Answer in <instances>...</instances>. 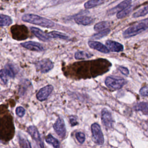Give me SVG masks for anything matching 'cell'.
<instances>
[{
    "mask_svg": "<svg viewBox=\"0 0 148 148\" xmlns=\"http://www.w3.org/2000/svg\"><path fill=\"white\" fill-rule=\"evenodd\" d=\"M148 29V18L142 20L126 29L123 33L125 38H131Z\"/></svg>",
    "mask_w": 148,
    "mask_h": 148,
    "instance_id": "cell-1",
    "label": "cell"
},
{
    "mask_svg": "<svg viewBox=\"0 0 148 148\" xmlns=\"http://www.w3.org/2000/svg\"><path fill=\"white\" fill-rule=\"evenodd\" d=\"M21 20L25 22L46 28H51L54 25L53 21L34 14H25L22 16Z\"/></svg>",
    "mask_w": 148,
    "mask_h": 148,
    "instance_id": "cell-2",
    "label": "cell"
},
{
    "mask_svg": "<svg viewBox=\"0 0 148 148\" xmlns=\"http://www.w3.org/2000/svg\"><path fill=\"white\" fill-rule=\"evenodd\" d=\"M126 83V81L122 77L109 76L105 80V85L112 89L117 90L121 88Z\"/></svg>",
    "mask_w": 148,
    "mask_h": 148,
    "instance_id": "cell-3",
    "label": "cell"
},
{
    "mask_svg": "<svg viewBox=\"0 0 148 148\" xmlns=\"http://www.w3.org/2000/svg\"><path fill=\"white\" fill-rule=\"evenodd\" d=\"M92 139L97 145H101L104 143V137L100 125L97 123H93L91 126Z\"/></svg>",
    "mask_w": 148,
    "mask_h": 148,
    "instance_id": "cell-4",
    "label": "cell"
},
{
    "mask_svg": "<svg viewBox=\"0 0 148 148\" xmlns=\"http://www.w3.org/2000/svg\"><path fill=\"white\" fill-rule=\"evenodd\" d=\"M35 67L38 71L42 73H45L53 69L54 64L50 60L45 58L37 61L35 63Z\"/></svg>",
    "mask_w": 148,
    "mask_h": 148,
    "instance_id": "cell-5",
    "label": "cell"
},
{
    "mask_svg": "<svg viewBox=\"0 0 148 148\" xmlns=\"http://www.w3.org/2000/svg\"><path fill=\"white\" fill-rule=\"evenodd\" d=\"M101 120L106 128H111L113 125L114 120L110 112L106 109H103L101 112Z\"/></svg>",
    "mask_w": 148,
    "mask_h": 148,
    "instance_id": "cell-6",
    "label": "cell"
},
{
    "mask_svg": "<svg viewBox=\"0 0 148 148\" xmlns=\"http://www.w3.org/2000/svg\"><path fill=\"white\" fill-rule=\"evenodd\" d=\"M54 130L58 136L61 138H64L66 135V128L64 120L59 117L57 119L53 125Z\"/></svg>",
    "mask_w": 148,
    "mask_h": 148,
    "instance_id": "cell-7",
    "label": "cell"
},
{
    "mask_svg": "<svg viewBox=\"0 0 148 148\" xmlns=\"http://www.w3.org/2000/svg\"><path fill=\"white\" fill-rule=\"evenodd\" d=\"M27 132L32 138V139L36 142V144L39 147H44V145L42 140L40 134L36 128V127L34 125H30L27 128Z\"/></svg>",
    "mask_w": 148,
    "mask_h": 148,
    "instance_id": "cell-8",
    "label": "cell"
},
{
    "mask_svg": "<svg viewBox=\"0 0 148 148\" xmlns=\"http://www.w3.org/2000/svg\"><path fill=\"white\" fill-rule=\"evenodd\" d=\"M53 90V87L51 85H47L40 88L36 94V98L40 101H43L46 100L48 97L51 94Z\"/></svg>",
    "mask_w": 148,
    "mask_h": 148,
    "instance_id": "cell-9",
    "label": "cell"
},
{
    "mask_svg": "<svg viewBox=\"0 0 148 148\" xmlns=\"http://www.w3.org/2000/svg\"><path fill=\"white\" fill-rule=\"evenodd\" d=\"M131 2H132V0H124L120 3H119L118 5H117L116 6H114V8L109 10L107 12V14L108 15H112L115 14L116 13H118L119 12L130 6L131 4Z\"/></svg>",
    "mask_w": 148,
    "mask_h": 148,
    "instance_id": "cell-10",
    "label": "cell"
},
{
    "mask_svg": "<svg viewBox=\"0 0 148 148\" xmlns=\"http://www.w3.org/2000/svg\"><path fill=\"white\" fill-rule=\"evenodd\" d=\"M21 45L23 47L29 50H32L35 51H41L44 50L43 46L40 43L35 42L28 41V42L21 43Z\"/></svg>",
    "mask_w": 148,
    "mask_h": 148,
    "instance_id": "cell-11",
    "label": "cell"
},
{
    "mask_svg": "<svg viewBox=\"0 0 148 148\" xmlns=\"http://www.w3.org/2000/svg\"><path fill=\"white\" fill-rule=\"evenodd\" d=\"M88 45L90 48L105 54L109 53L110 51V50H109V49L106 46H105L104 45H103L102 43L99 42L90 40L88 42Z\"/></svg>",
    "mask_w": 148,
    "mask_h": 148,
    "instance_id": "cell-12",
    "label": "cell"
},
{
    "mask_svg": "<svg viewBox=\"0 0 148 148\" xmlns=\"http://www.w3.org/2000/svg\"><path fill=\"white\" fill-rule=\"evenodd\" d=\"M31 31L34 34V35L37 37L39 40L43 42H48L50 40V37L48 34L45 33L40 29L36 27H31Z\"/></svg>",
    "mask_w": 148,
    "mask_h": 148,
    "instance_id": "cell-13",
    "label": "cell"
},
{
    "mask_svg": "<svg viewBox=\"0 0 148 148\" xmlns=\"http://www.w3.org/2000/svg\"><path fill=\"white\" fill-rule=\"evenodd\" d=\"M105 44L109 50L113 52H120L124 49L123 45L116 41L108 40L106 41Z\"/></svg>",
    "mask_w": 148,
    "mask_h": 148,
    "instance_id": "cell-14",
    "label": "cell"
},
{
    "mask_svg": "<svg viewBox=\"0 0 148 148\" xmlns=\"http://www.w3.org/2000/svg\"><path fill=\"white\" fill-rule=\"evenodd\" d=\"M75 21L79 25H87L92 23L94 21V19L91 17L86 16H80L75 17Z\"/></svg>",
    "mask_w": 148,
    "mask_h": 148,
    "instance_id": "cell-15",
    "label": "cell"
},
{
    "mask_svg": "<svg viewBox=\"0 0 148 148\" xmlns=\"http://www.w3.org/2000/svg\"><path fill=\"white\" fill-rule=\"evenodd\" d=\"M134 108L136 111H140L143 114L148 115V102H141L138 103L134 106Z\"/></svg>",
    "mask_w": 148,
    "mask_h": 148,
    "instance_id": "cell-16",
    "label": "cell"
},
{
    "mask_svg": "<svg viewBox=\"0 0 148 148\" xmlns=\"http://www.w3.org/2000/svg\"><path fill=\"white\" fill-rule=\"evenodd\" d=\"M105 1L106 0H89L84 3V6L86 9H91L104 3Z\"/></svg>",
    "mask_w": 148,
    "mask_h": 148,
    "instance_id": "cell-17",
    "label": "cell"
},
{
    "mask_svg": "<svg viewBox=\"0 0 148 148\" xmlns=\"http://www.w3.org/2000/svg\"><path fill=\"white\" fill-rule=\"evenodd\" d=\"M48 35L50 38H58L61 39H64V40H68L69 39V37L66 35L65 34H64L62 32L57 31H53L50 32Z\"/></svg>",
    "mask_w": 148,
    "mask_h": 148,
    "instance_id": "cell-18",
    "label": "cell"
},
{
    "mask_svg": "<svg viewBox=\"0 0 148 148\" xmlns=\"http://www.w3.org/2000/svg\"><path fill=\"white\" fill-rule=\"evenodd\" d=\"M93 56L92 54L84 51H77L75 53V58L76 60H86Z\"/></svg>",
    "mask_w": 148,
    "mask_h": 148,
    "instance_id": "cell-19",
    "label": "cell"
},
{
    "mask_svg": "<svg viewBox=\"0 0 148 148\" xmlns=\"http://www.w3.org/2000/svg\"><path fill=\"white\" fill-rule=\"evenodd\" d=\"M110 26V23L108 21H100L95 24L94 27V29L95 31H101L107 28H109Z\"/></svg>",
    "mask_w": 148,
    "mask_h": 148,
    "instance_id": "cell-20",
    "label": "cell"
},
{
    "mask_svg": "<svg viewBox=\"0 0 148 148\" xmlns=\"http://www.w3.org/2000/svg\"><path fill=\"white\" fill-rule=\"evenodd\" d=\"M45 140L47 143L51 145L55 148H58L60 146V142L58 141V140L56 138H55L54 136H53L50 134H49L46 137Z\"/></svg>",
    "mask_w": 148,
    "mask_h": 148,
    "instance_id": "cell-21",
    "label": "cell"
},
{
    "mask_svg": "<svg viewBox=\"0 0 148 148\" xmlns=\"http://www.w3.org/2000/svg\"><path fill=\"white\" fill-rule=\"evenodd\" d=\"M12 19L9 16L5 14H1V21L0 25L1 27L8 26L12 24Z\"/></svg>",
    "mask_w": 148,
    "mask_h": 148,
    "instance_id": "cell-22",
    "label": "cell"
},
{
    "mask_svg": "<svg viewBox=\"0 0 148 148\" xmlns=\"http://www.w3.org/2000/svg\"><path fill=\"white\" fill-rule=\"evenodd\" d=\"M4 69L5 70L9 77L11 78H14L15 77V75L16 73V70L13 65L10 64H6L5 66Z\"/></svg>",
    "mask_w": 148,
    "mask_h": 148,
    "instance_id": "cell-23",
    "label": "cell"
},
{
    "mask_svg": "<svg viewBox=\"0 0 148 148\" xmlns=\"http://www.w3.org/2000/svg\"><path fill=\"white\" fill-rule=\"evenodd\" d=\"M148 14V3L140 8L132 14L133 17H139Z\"/></svg>",
    "mask_w": 148,
    "mask_h": 148,
    "instance_id": "cell-24",
    "label": "cell"
},
{
    "mask_svg": "<svg viewBox=\"0 0 148 148\" xmlns=\"http://www.w3.org/2000/svg\"><path fill=\"white\" fill-rule=\"evenodd\" d=\"M132 9V6L130 5L128 7L119 12L118 13H117V14H116L117 18H123L126 17L127 15H128L130 13Z\"/></svg>",
    "mask_w": 148,
    "mask_h": 148,
    "instance_id": "cell-25",
    "label": "cell"
},
{
    "mask_svg": "<svg viewBox=\"0 0 148 148\" xmlns=\"http://www.w3.org/2000/svg\"><path fill=\"white\" fill-rule=\"evenodd\" d=\"M110 30L109 28H107L106 29L101 31L99 32H98L94 35H93L91 37V39H99L102 38H103L104 36L108 35L109 32H110Z\"/></svg>",
    "mask_w": 148,
    "mask_h": 148,
    "instance_id": "cell-26",
    "label": "cell"
},
{
    "mask_svg": "<svg viewBox=\"0 0 148 148\" xmlns=\"http://www.w3.org/2000/svg\"><path fill=\"white\" fill-rule=\"evenodd\" d=\"M18 142L20 146L21 147H31L29 141L23 135H18Z\"/></svg>",
    "mask_w": 148,
    "mask_h": 148,
    "instance_id": "cell-27",
    "label": "cell"
},
{
    "mask_svg": "<svg viewBox=\"0 0 148 148\" xmlns=\"http://www.w3.org/2000/svg\"><path fill=\"white\" fill-rule=\"evenodd\" d=\"M30 85H31V83L28 80H24L23 82V83H21V87L19 89L20 93H21L22 95H24L26 93V91L25 90H27L26 88L29 87V86H30Z\"/></svg>",
    "mask_w": 148,
    "mask_h": 148,
    "instance_id": "cell-28",
    "label": "cell"
},
{
    "mask_svg": "<svg viewBox=\"0 0 148 148\" xmlns=\"http://www.w3.org/2000/svg\"><path fill=\"white\" fill-rule=\"evenodd\" d=\"M9 76L8 75L7 73L6 72L5 70L4 69H2L1 70L0 72V77H1V81L4 83V84H6L8 83V77Z\"/></svg>",
    "mask_w": 148,
    "mask_h": 148,
    "instance_id": "cell-29",
    "label": "cell"
},
{
    "mask_svg": "<svg viewBox=\"0 0 148 148\" xmlns=\"http://www.w3.org/2000/svg\"><path fill=\"white\" fill-rule=\"evenodd\" d=\"M76 138L80 143H83L85 140V135L82 132H77L75 135Z\"/></svg>",
    "mask_w": 148,
    "mask_h": 148,
    "instance_id": "cell-30",
    "label": "cell"
},
{
    "mask_svg": "<svg viewBox=\"0 0 148 148\" xmlns=\"http://www.w3.org/2000/svg\"><path fill=\"white\" fill-rule=\"evenodd\" d=\"M25 113V110L24 109V108H23L22 106H18L16 108V113L17 114V116H18V117H23Z\"/></svg>",
    "mask_w": 148,
    "mask_h": 148,
    "instance_id": "cell-31",
    "label": "cell"
},
{
    "mask_svg": "<svg viewBox=\"0 0 148 148\" xmlns=\"http://www.w3.org/2000/svg\"><path fill=\"white\" fill-rule=\"evenodd\" d=\"M139 94L143 97H148V87H143L139 90Z\"/></svg>",
    "mask_w": 148,
    "mask_h": 148,
    "instance_id": "cell-32",
    "label": "cell"
},
{
    "mask_svg": "<svg viewBox=\"0 0 148 148\" xmlns=\"http://www.w3.org/2000/svg\"><path fill=\"white\" fill-rule=\"evenodd\" d=\"M69 122L72 126L76 125L78 124V122L77 121V117L74 116H71L69 117Z\"/></svg>",
    "mask_w": 148,
    "mask_h": 148,
    "instance_id": "cell-33",
    "label": "cell"
},
{
    "mask_svg": "<svg viewBox=\"0 0 148 148\" xmlns=\"http://www.w3.org/2000/svg\"><path fill=\"white\" fill-rule=\"evenodd\" d=\"M119 70L120 71V72L124 75L125 76H127L128 74H129V71L128 69L124 67V66H120L119 67Z\"/></svg>",
    "mask_w": 148,
    "mask_h": 148,
    "instance_id": "cell-34",
    "label": "cell"
},
{
    "mask_svg": "<svg viewBox=\"0 0 148 148\" xmlns=\"http://www.w3.org/2000/svg\"><path fill=\"white\" fill-rule=\"evenodd\" d=\"M147 125H148V120L147 121Z\"/></svg>",
    "mask_w": 148,
    "mask_h": 148,
    "instance_id": "cell-35",
    "label": "cell"
}]
</instances>
